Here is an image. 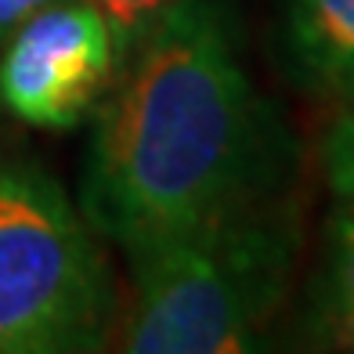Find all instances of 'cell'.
Instances as JSON below:
<instances>
[{"label":"cell","instance_id":"cell-1","mask_svg":"<svg viewBox=\"0 0 354 354\" xmlns=\"http://www.w3.org/2000/svg\"><path fill=\"white\" fill-rule=\"evenodd\" d=\"M286 134L221 0H174L98 105L80 174L87 224L127 257L279 192Z\"/></svg>","mask_w":354,"mask_h":354},{"label":"cell","instance_id":"cell-2","mask_svg":"<svg viewBox=\"0 0 354 354\" xmlns=\"http://www.w3.org/2000/svg\"><path fill=\"white\" fill-rule=\"evenodd\" d=\"M300 217L279 192L127 257L134 271L120 347L243 354L261 347L293 286Z\"/></svg>","mask_w":354,"mask_h":354},{"label":"cell","instance_id":"cell-3","mask_svg":"<svg viewBox=\"0 0 354 354\" xmlns=\"http://www.w3.org/2000/svg\"><path fill=\"white\" fill-rule=\"evenodd\" d=\"M116 329V286L51 174L0 159V354L98 351Z\"/></svg>","mask_w":354,"mask_h":354},{"label":"cell","instance_id":"cell-4","mask_svg":"<svg viewBox=\"0 0 354 354\" xmlns=\"http://www.w3.org/2000/svg\"><path fill=\"white\" fill-rule=\"evenodd\" d=\"M0 44V109L40 131L76 127L123 66L120 40L91 0H58Z\"/></svg>","mask_w":354,"mask_h":354},{"label":"cell","instance_id":"cell-5","mask_svg":"<svg viewBox=\"0 0 354 354\" xmlns=\"http://www.w3.org/2000/svg\"><path fill=\"white\" fill-rule=\"evenodd\" d=\"M297 80L322 98L354 102V0H279Z\"/></svg>","mask_w":354,"mask_h":354},{"label":"cell","instance_id":"cell-6","mask_svg":"<svg viewBox=\"0 0 354 354\" xmlns=\"http://www.w3.org/2000/svg\"><path fill=\"white\" fill-rule=\"evenodd\" d=\"M308 318L322 347L354 351V203H336L329 217Z\"/></svg>","mask_w":354,"mask_h":354},{"label":"cell","instance_id":"cell-7","mask_svg":"<svg viewBox=\"0 0 354 354\" xmlns=\"http://www.w3.org/2000/svg\"><path fill=\"white\" fill-rule=\"evenodd\" d=\"M318 167L336 203H354V102H347L322 138Z\"/></svg>","mask_w":354,"mask_h":354},{"label":"cell","instance_id":"cell-8","mask_svg":"<svg viewBox=\"0 0 354 354\" xmlns=\"http://www.w3.org/2000/svg\"><path fill=\"white\" fill-rule=\"evenodd\" d=\"M91 4L109 19L112 33L120 40V51L127 58V51L149 33V26L174 4V0H91Z\"/></svg>","mask_w":354,"mask_h":354},{"label":"cell","instance_id":"cell-9","mask_svg":"<svg viewBox=\"0 0 354 354\" xmlns=\"http://www.w3.org/2000/svg\"><path fill=\"white\" fill-rule=\"evenodd\" d=\"M58 4V0H0V40H4L11 29H19L26 19H33L37 11Z\"/></svg>","mask_w":354,"mask_h":354}]
</instances>
